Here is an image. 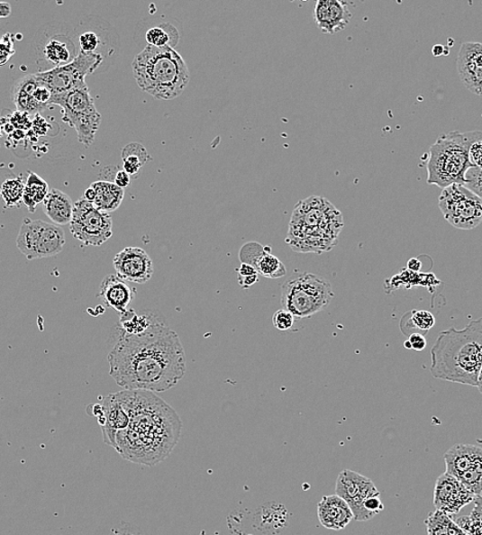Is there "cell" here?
<instances>
[{
	"label": "cell",
	"mask_w": 482,
	"mask_h": 535,
	"mask_svg": "<svg viewBox=\"0 0 482 535\" xmlns=\"http://www.w3.org/2000/svg\"><path fill=\"white\" fill-rule=\"evenodd\" d=\"M95 198H96V192H95L94 187L91 186L87 187L86 191L85 192V199L89 202H94Z\"/></svg>",
	"instance_id": "obj_46"
},
{
	"label": "cell",
	"mask_w": 482,
	"mask_h": 535,
	"mask_svg": "<svg viewBox=\"0 0 482 535\" xmlns=\"http://www.w3.org/2000/svg\"><path fill=\"white\" fill-rule=\"evenodd\" d=\"M123 170L130 176H136L145 163L150 160L148 150L138 142L129 143L123 149Z\"/></svg>",
	"instance_id": "obj_31"
},
{
	"label": "cell",
	"mask_w": 482,
	"mask_h": 535,
	"mask_svg": "<svg viewBox=\"0 0 482 535\" xmlns=\"http://www.w3.org/2000/svg\"><path fill=\"white\" fill-rule=\"evenodd\" d=\"M12 13V6L10 4L2 2L0 3V16L2 18L9 17Z\"/></svg>",
	"instance_id": "obj_45"
},
{
	"label": "cell",
	"mask_w": 482,
	"mask_h": 535,
	"mask_svg": "<svg viewBox=\"0 0 482 535\" xmlns=\"http://www.w3.org/2000/svg\"><path fill=\"white\" fill-rule=\"evenodd\" d=\"M459 77L471 93L482 96V43L463 42L457 59Z\"/></svg>",
	"instance_id": "obj_18"
},
{
	"label": "cell",
	"mask_w": 482,
	"mask_h": 535,
	"mask_svg": "<svg viewBox=\"0 0 482 535\" xmlns=\"http://www.w3.org/2000/svg\"><path fill=\"white\" fill-rule=\"evenodd\" d=\"M333 296L330 281L309 272L295 273L281 288L283 309L299 320L321 313L330 305Z\"/></svg>",
	"instance_id": "obj_7"
},
{
	"label": "cell",
	"mask_w": 482,
	"mask_h": 535,
	"mask_svg": "<svg viewBox=\"0 0 482 535\" xmlns=\"http://www.w3.org/2000/svg\"><path fill=\"white\" fill-rule=\"evenodd\" d=\"M405 347L406 349H413V346H412V343L410 342V340H407V341L405 342Z\"/></svg>",
	"instance_id": "obj_48"
},
{
	"label": "cell",
	"mask_w": 482,
	"mask_h": 535,
	"mask_svg": "<svg viewBox=\"0 0 482 535\" xmlns=\"http://www.w3.org/2000/svg\"><path fill=\"white\" fill-rule=\"evenodd\" d=\"M177 20L157 18L149 21L150 27L144 31L146 47L171 48L178 45L181 39V26Z\"/></svg>",
	"instance_id": "obj_25"
},
{
	"label": "cell",
	"mask_w": 482,
	"mask_h": 535,
	"mask_svg": "<svg viewBox=\"0 0 482 535\" xmlns=\"http://www.w3.org/2000/svg\"><path fill=\"white\" fill-rule=\"evenodd\" d=\"M76 29L79 52L96 54L104 59L100 68L105 71L120 50V36L114 28L97 16H86Z\"/></svg>",
	"instance_id": "obj_10"
},
{
	"label": "cell",
	"mask_w": 482,
	"mask_h": 535,
	"mask_svg": "<svg viewBox=\"0 0 482 535\" xmlns=\"http://www.w3.org/2000/svg\"><path fill=\"white\" fill-rule=\"evenodd\" d=\"M25 185L22 177L7 178L4 182L2 195L6 207H18L23 202Z\"/></svg>",
	"instance_id": "obj_33"
},
{
	"label": "cell",
	"mask_w": 482,
	"mask_h": 535,
	"mask_svg": "<svg viewBox=\"0 0 482 535\" xmlns=\"http://www.w3.org/2000/svg\"><path fill=\"white\" fill-rule=\"evenodd\" d=\"M40 81L35 75H28L18 79L14 84L12 97L14 105L21 113L38 115L43 108L36 103L34 93L40 86Z\"/></svg>",
	"instance_id": "obj_26"
},
{
	"label": "cell",
	"mask_w": 482,
	"mask_h": 535,
	"mask_svg": "<svg viewBox=\"0 0 482 535\" xmlns=\"http://www.w3.org/2000/svg\"><path fill=\"white\" fill-rule=\"evenodd\" d=\"M408 340H410L414 350L422 351L426 349V339L423 335L419 334V332H414V334H412Z\"/></svg>",
	"instance_id": "obj_42"
},
{
	"label": "cell",
	"mask_w": 482,
	"mask_h": 535,
	"mask_svg": "<svg viewBox=\"0 0 482 535\" xmlns=\"http://www.w3.org/2000/svg\"><path fill=\"white\" fill-rule=\"evenodd\" d=\"M70 232L84 247H100L113 236V219L85 198L75 204Z\"/></svg>",
	"instance_id": "obj_13"
},
{
	"label": "cell",
	"mask_w": 482,
	"mask_h": 535,
	"mask_svg": "<svg viewBox=\"0 0 482 535\" xmlns=\"http://www.w3.org/2000/svg\"><path fill=\"white\" fill-rule=\"evenodd\" d=\"M477 388L479 390V393L482 394V367H481V370H480V373H479Z\"/></svg>",
	"instance_id": "obj_47"
},
{
	"label": "cell",
	"mask_w": 482,
	"mask_h": 535,
	"mask_svg": "<svg viewBox=\"0 0 482 535\" xmlns=\"http://www.w3.org/2000/svg\"><path fill=\"white\" fill-rule=\"evenodd\" d=\"M438 206L444 219L456 229L473 230L482 222V200L463 185L445 187Z\"/></svg>",
	"instance_id": "obj_12"
},
{
	"label": "cell",
	"mask_w": 482,
	"mask_h": 535,
	"mask_svg": "<svg viewBox=\"0 0 482 535\" xmlns=\"http://www.w3.org/2000/svg\"><path fill=\"white\" fill-rule=\"evenodd\" d=\"M317 509L319 521L327 530H345L355 519L348 503L337 494L323 497Z\"/></svg>",
	"instance_id": "obj_21"
},
{
	"label": "cell",
	"mask_w": 482,
	"mask_h": 535,
	"mask_svg": "<svg viewBox=\"0 0 482 535\" xmlns=\"http://www.w3.org/2000/svg\"><path fill=\"white\" fill-rule=\"evenodd\" d=\"M422 268V263L419 261L418 258H411L410 261L407 262V269L413 272H419Z\"/></svg>",
	"instance_id": "obj_44"
},
{
	"label": "cell",
	"mask_w": 482,
	"mask_h": 535,
	"mask_svg": "<svg viewBox=\"0 0 482 535\" xmlns=\"http://www.w3.org/2000/svg\"><path fill=\"white\" fill-rule=\"evenodd\" d=\"M59 105L62 120L76 130L78 141L86 148L94 142L101 124V114L95 106L90 90L86 88L53 94L50 105Z\"/></svg>",
	"instance_id": "obj_9"
},
{
	"label": "cell",
	"mask_w": 482,
	"mask_h": 535,
	"mask_svg": "<svg viewBox=\"0 0 482 535\" xmlns=\"http://www.w3.org/2000/svg\"><path fill=\"white\" fill-rule=\"evenodd\" d=\"M50 193V187L45 179L34 172H29L26 179L23 204L32 213H35L36 207L43 204Z\"/></svg>",
	"instance_id": "obj_30"
},
{
	"label": "cell",
	"mask_w": 482,
	"mask_h": 535,
	"mask_svg": "<svg viewBox=\"0 0 482 535\" xmlns=\"http://www.w3.org/2000/svg\"><path fill=\"white\" fill-rule=\"evenodd\" d=\"M135 81L142 91L159 100H172L189 83L187 65L171 48L145 47L132 62Z\"/></svg>",
	"instance_id": "obj_5"
},
{
	"label": "cell",
	"mask_w": 482,
	"mask_h": 535,
	"mask_svg": "<svg viewBox=\"0 0 482 535\" xmlns=\"http://www.w3.org/2000/svg\"><path fill=\"white\" fill-rule=\"evenodd\" d=\"M344 228L339 209L323 197L311 196L296 205L289 222L286 242L299 254L331 251Z\"/></svg>",
	"instance_id": "obj_4"
},
{
	"label": "cell",
	"mask_w": 482,
	"mask_h": 535,
	"mask_svg": "<svg viewBox=\"0 0 482 535\" xmlns=\"http://www.w3.org/2000/svg\"><path fill=\"white\" fill-rule=\"evenodd\" d=\"M469 148L468 132L454 131L441 136L430 149L427 183L442 190L452 185L465 186L467 172L474 168Z\"/></svg>",
	"instance_id": "obj_6"
},
{
	"label": "cell",
	"mask_w": 482,
	"mask_h": 535,
	"mask_svg": "<svg viewBox=\"0 0 482 535\" xmlns=\"http://www.w3.org/2000/svg\"><path fill=\"white\" fill-rule=\"evenodd\" d=\"M43 212L57 226L70 225L75 212V204L68 194L60 190H50L43 201Z\"/></svg>",
	"instance_id": "obj_27"
},
{
	"label": "cell",
	"mask_w": 482,
	"mask_h": 535,
	"mask_svg": "<svg viewBox=\"0 0 482 535\" xmlns=\"http://www.w3.org/2000/svg\"><path fill=\"white\" fill-rule=\"evenodd\" d=\"M241 263L250 265L259 274L267 278H281L286 275V268L279 258L272 255V249L262 247L258 242H248L239 252Z\"/></svg>",
	"instance_id": "obj_19"
},
{
	"label": "cell",
	"mask_w": 482,
	"mask_h": 535,
	"mask_svg": "<svg viewBox=\"0 0 482 535\" xmlns=\"http://www.w3.org/2000/svg\"><path fill=\"white\" fill-rule=\"evenodd\" d=\"M445 467L447 472L451 476H461L463 474L471 471L472 468L482 465V448L476 445L458 444L452 446L444 454Z\"/></svg>",
	"instance_id": "obj_23"
},
{
	"label": "cell",
	"mask_w": 482,
	"mask_h": 535,
	"mask_svg": "<svg viewBox=\"0 0 482 535\" xmlns=\"http://www.w3.org/2000/svg\"><path fill=\"white\" fill-rule=\"evenodd\" d=\"M410 322L413 323L414 328L423 331H428L434 327L435 317L429 311L414 310L411 313Z\"/></svg>",
	"instance_id": "obj_34"
},
{
	"label": "cell",
	"mask_w": 482,
	"mask_h": 535,
	"mask_svg": "<svg viewBox=\"0 0 482 535\" xmlns=\"http://www.w3.org/2000/svg\"><path fill=\"white\" fill-rule=\"evenodd\" d=\"M158 321V317L153 314H137L134 310H127L125 313L121 314V329L131 335H139L149 330L153 322Z\"/></svg>",
	"instance_id": "obj_32"
},
{
	"label": "cell",
	"mask_w": 482,
	"mask_h": 535,
	"mask_svg": "<svg viewBox=\"0 0 482 535\" xmlns=\"http://www.w3.org/2000/svg\"><path fill=\"white\" fill-rule=\"evenodd\" d=\"M428 535H470L448 512L436 510L425 520Z\"/></svg>",
	"instance_id": "obj_29"
},
{
	"label": "cell",
	"mask_w": 482,
	"mask_h": 535,
	"mask_svg": "<svg viewBox=\"0 0 482 535\" xmlns=\"http://www.w3.org/2000/svg\"><path fill=\"white\" fill-rule=\"evenodd\" d=\"M96 192V198H95L93 204L99 209L100 212L111 213L118 209L123 197H125V191L114 183L99 182L91 185Z\"/></svg>",
	"instance_id": "obj_28"
},
{
	"label": "cell",
	"mask_w": 482,
	"mask_h": 535,
	"mask_svg": "<svg viewBox=\"0 0 482 535\" xmlns=\"http://www.w3.org/2000/svg\"><path fill=\"white\" fill-rule=\"evenodd\" d=\"M14 35L12 33H6L3 36L2 65L9 61L11 59V57L14 54Z\"/></svg>",
	"instance_id": "obj_40"
},
{
	"label": "cell",
	"mask_w": 482,
	"mask_h": 535,
	"mask_svg": "<svg viewBox=\"0 0 482 535\" xmlns=\"http://www.w3.org/2000/svg\"><path fill=\"white\" fill-rule=\"evenodd\" d=\"M470 139L469 155L474 168L482 169V132H468Z\"/></svg>",
	"instance_id": "obj_35"
},
{
	"label": "cell",
	"mask_w": 482,
	"mask_h": 535,
	"mask_svg": "<svg viewBox=\"0 0 482 535\" xmlns=\"http://www.w3.org/2000/svg\"><path fill=\"white\" fill-rule=\"evenodd\" d=\"M352 19L348 4L341 0H318L314 6V20L320 32L335 34L344 31Z\"/></svg>",
	"instance_id": "obj_20"
},
{
	"label": "cell",
	"mask_w": 482,
	"mask_h": 535,
	"mask_svg": "<svg viewBox=\"0 0 482 535\" xmlns=\"http://www.w3.org/2000/svg\"><path fill=\"white\" fill-rule=\"evenodd\" d=\"M114 268L118 277L138 285L150 280L153 274L150 257L139 248L123 249L114 257Z\"/></svg>",
	"instance_id": "obj_17"
},
{
	"label": "cell",
	"mask_w": 482,
	"mask_h": 535,
	"mask_svg": "<svg viewBox=\"0 0 482 535\" xmlns=\"http://www.w3.org/2000/svg\"><path fill=\"white\" fill-rule=\"evenodd\" d=\"M16 242L22 254L32 261L59 255L65 245V235L55 223L24 219Z\"/></svg>",
	"instance_id": "obj_11"
},
{
	"label": "cell",
	"mask_w": 482,
	"mask_h": 535,
	"mask_svg": "<svg viewBox=\"0 0 482 535\" xmlns=\"http://www.w3.org/2000/svg\"><path fill=\"white\" fill-rule=\"evenodd\" d=\"M9 119L14 128L23 130V131L24 130L31 128L32 124H33L31 119H29V114L25 113H14L10 115Z\"/></svg>",
	"instance_id": "obj_41"
},
{
	"label": "cell",
	"mask_w": 482,
	"mask_h": 535,
	"mask_svg": "<svg viewBox=\"0 0 482 535\" xmlns=\"http://www.w3.org/2000/svg\"><path fill=\"white\" fill-rule=\"evenodd\" d=\"M455 521L459 527L470 535H482V521L471 516L459 517Z\"/></svg>",
	"instance_id": "obj_39"
},
{
	"label": "cell",
	"mask_w": 482,
	"mask_h": 535,
	"mask_svg": "<svg viewBox=\"0 0 482 535\" xmlns=\"http://www.w3.org/2000/svg\"><path fill=\"white\" fill-rule=\"evenodd\" d=\"M335 494L348 503L356 521L359 522H367L372 519L367 511V503L371 498L381 495L375 483L368 476L350 469L340 473L335 483Z\"/></svg>",
	"instance_id": "obj_15"
},
{
	"label": "cell",
	"mask_w": 482,
	"mask_h": 535,
	"mask_svg": "<svg viewBox=\"0 0 482 535\" xmlns=\"http://www.w3.org/2000/svg\"><path fill=\"white\" fill-rule=\"evenodd\" d=\"M296 316L288 310H277L273 317L274 327L279 331H289L296 322Z\"/></svg>",
	"instance_id": "obj_37"
},
{
	"label": "cell",
	"mask_w": 482,
	"mask_h": 535,
	"mask_svg": "<svg viewBox=\"0 0 482 535\" xmlns=\"http://www.w3.org/2000/svg\"><path fill=\"white\" fill-rule=\"evenodd\" d=\"M131 176L125 170H120L115 173L114 184L121 187V189H126L131 184Z\"/></svg>",
	"instance_id": "obj_43"
},
{
	"label": "cell",
	"mask_w": 482,
	"mask_h": 535,
	"mask_svg": "<svg viewBox=\"0 0 482 535\" xmlns=\"http://www.w3.org/2000/svg\"><path fill=\"white\" fill-rule=\"evenodd\" d=\"M476 497L456 476L448 473L441 475L435 483L434 507L450 515L458 514L466 505L473 503Z\"/></svg>",
	"instance_id": "obj_16"
},
{
	"label": "cell",
	"mask_w": 482,
	"mask_h": 535,
	"mask_svg": "<svg viewBox=\"0 0 482 535\" xmlns=\"http://www.w3.org/2000/svg\"><path fill=\"white\" fill-rule=\"evenodd\" d=\"M237 271L241 287L247 289L259 282V272L254 267L247 264H241Z\"/></svg>",
	"instance_id": "obj_36"
},
{
	"label": "cell",
	"mask_w": 482,
	"mask_h": 535,
	"mask_svg": "<svg viewBox=\"0 0 482 535\" xmlns=\"http://www.w3.org/2000/svg\"><path fill=\"white\" fill-rule=\"evenodd\" d=\"M107 360L109 375L123 390L165 393L177 386L186 372L178 335L159 320L139 335L121 329Z\"/></svg>",
	"instance_id": "obj_1"
},
{
	"label": "cell",
	"mask_w": 482,
	"mask_h": 535,
	"mask_svg": "<svg viewBox=\"0 0 482 535\" xmlns=\"http://www.w3.org/2000/svg\"><path fill=\"white\" fill-rule=\"evenodd\" d=\"M104 59L96 54L79 52L71 63L47 72L35 74L53 94L86 88V77L99 71Z\"/></svg>",
	"instance_id": "obj_14"
},
{
	"label": "cell",
	"mask_w": 482,
	"mask_h": 535,
	"mask_svg": "<svg viewBox=\"0 0 482 535\" xmlns=\"http://www.w3.org/2000/svg\"><path fill=\"white\" fill-rule=\"evenodd\" d=\"M136 289L131 287L125 280L118 275H107L102 281L99 298L105 305L118 311L120 314L125 313L131 303L135 299Z\"/></svg>",
	"instance_id": "obj_22"
},
{
	"label": "cell",
	"mask_w": 482,
	"mask_h": 535,
	"mask_svg": "<svg viewBox=\"0 0 482 535\" xmlns=\"http://www.w3.org/2000/svg\"><path fill=\"white\" fill-rule=\"evenodd\" d=\"M431 360L434 378L477 387L482 367V317L463 330L441 331L431 349Z\"/></svg>",
	"instance_id": "obj_3"
},
{
	"label": "cell",
	"mask_w": 482,
	"mask_h": 535,
	"mask_svg": "<svg viewBox=\"0 0 482 535\" xmlns=\"http://www.w3.org/2000/svg\"><path fill=\"white\" fill-rule=\"evenodd\" d=\"M40 72L71 63L79 54L76 29L64 22H53L39 29L33 39Z\"/></svg>",
	"instance_id": "obj_8"
},
{
	"label": "cell",
	"mask_w": 482,
	"mask_h": 535,
	"mask_svg": "<svg viewBox=\"0 0 482 535\" xmlns=\"http://www.w3.org/2000/svg\"><path fill=\"white\" fill-rule=\"evenodd\" d=\"M116 396L130 417L128 428L115 437L121 457L150 467L169 457L181 435L177 412L153 393L123 390Z\"/></svg>",
	"instance_id": "obj_2"
},
{
	"label": "cell",
	"mask_w": 482,
	"mask_h": 535,
	"mask_svg": "<svg viewBox=\"0 0 482 535\" xmlns=\"http://www.w3.org/2000/svg\"><path fill=\"white\" fill-rule=\"evenodd\" d=\"M101 404L105 417V424L101 428L105 443L114 447L116 433L128 428L130 417L116 394L105 396Z\"/></svg>",
	"instance_id": "obj_24"
},
{
	"label": "cell",
	"mask_w": 482,
	"mask_h": 535,
	"mask_svg": "<svg viewBox=\"0 0 482 535\" xmlns=\"http://www.w3.org/2000/svg\"><path fill=\"white\" fill-rule=\"evenodd\" d=\"M465 186L476 193L482 200V169L473 168L467 172Z\"/></svg>",
	"instance_id": "obj_38"
}]
</instances>
